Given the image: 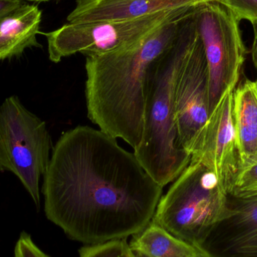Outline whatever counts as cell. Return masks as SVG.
Returning a JSON list of instances; mask_svg holds the SVG:
<instances>
[{"instance_id":"obj_21","label":"cell","mask_w":257,"mask_h":257,"mask_svg":"<svg viewBox=\"0 0 257 257\" xmlns=\"http://www.w3.org/2000/svg\"><path fill=\"white\" fill-rule=\"evenodd\" d=\"M29 1H33V2H46V1H50V0H29Z\"/></svg>"},{"instance_id":"obj_1","label":"cell","mask_w":257,"mask_h":257,"mask_svg":"<svg viewBox=\"0 0 257 257\" xmlns=\"http://www.w3.org/2000/svg\"><path fill=\"white\" fill-rule=\"evenodd\" d=\"M43 177L47 218L84 245L139 233L152 220L163 196V187L134 153L89 126L61 135Z\"/></svg>"},{"instance_id":"obj_4","label":"cell","mask_w":257,"mask_h":257,"mask_svg":"<svg viewBox=\"0 0 257 257\" xmlns=\"http://www.w3.org/2000/svg\"><path fill=\"white\" fill-rule=\"evenodd\" d=\"M228 196L211 169L190 159L188 166L162 196L152 221L199 248L225 217Z\"/></svg>"},{"instance_id":"obj_17","label":"cell","mask_w":257,"mask_h":257,"mask_svg":"<svg viewBox=\"0 0 257 257\" xmlns=\"http://www.w3.org/2000/svg\"><path fill=\"white\" fill-rule=\"evenodd\" d=\"M232 11L238 21L247 20L257 25V0H216Z\"/></svg>"},{"instance_id":"obj_14","label":"cell","mask_w":257,"mask_h":257,"mask_svg":"<svg viewBox=\"0 0 257 257\" xmlns=\"http://www.w3.org/2000/svg\"><path fill=\"white\" fill-rule=\"evenodd\" d=\"M128 244L141 257H205L199 247L178 238L152 220L133 235Z\"/></svg>"},{"instance_id":"obj_5","label":"cell","mask_w":257,"mask_h":257,"mask_svg":"<svg viewBox=\"0 0 257 257\" xmlns=\"http://www.w3.org/2000/svg\"><path fill=\"white\" fill-rule=\"evenodd\" d=\"M51 147L46 123L18 96L6 98L0 105V172L18 177L38 208L39 183L48 168Z\"/></svg>"},{"instance_id":"obj_18","label":"cell","mask_w":257,"mask_h":257,"mask_svg":"<svg viewBox=\"0 0 257 257\" xmlns=\"http://www.w3.org/2000/svg\"><path fill=\"white\" fill-rule=\"evenodd\" d=\"M14 257H51L41 250L32 239L31 235L23 232L14 250Z\"/></svg>"},{"instance_id":"obj_20","label":"cell","mask_w":257,"mask_h":257,"mask_svg":"<svg viewBox=\"0 0 257 257\" xmlns=\"http://www.w3.org/2000/svg\"><path fill=\"white\" fill-rule=\"evenodd\" d=\"M254 29V39H253V46H252L251 56L253 65L257 70V25L253 26Z\"/></svg>"},{"instance_id":"obj_11","label":"cell","mask_w":257,"mask_h":257,"mask_svg":"<svg viewBox=\"0 0 257 257\" xmlns=\"http://www.w3.org/2000/svg\"><path fill=\"white\" fill-rule=\"evenodd\" d=\"M211 0H77L68 22L128 21Z\"/></svg>"},{"instance_id":"obj_13","label":"cell","mask_w":257,"mask_h":257,"mask_svg":"<svg viewBox=\"0 0 257 257\" xmlns=\"http://www.w3.org/2000/svg\"><path fill=\"white\" fill-rule=\"evenodd\" d=\"M233 119L241 169L257 162V78L234 89Z\"/></svg>"},{"instance_id":"obj_7","label":"cell","mask_w":257,"mask_h":257,"mask_svg":"<svg viewBox=\"0 0 257 257\" xmlns=\"http://www.w3.org/2000/svg\"><path fill=\"white\" fill-rule=\"evenodd\" d=\"M188 8L128 21L68 22L57 30L43 33L48 40L50 60L57 63L78 53L87 57L128 48Z\"/></svg>"},{"instance_id":"obj_8","label":"cell","mask_w":257,"mask_h":257,"mask_svg":"<svg viewBox=\"0 0 257 257\" xmlns=\"http://www.w3.org/2000/svg\"><path fill=\"white\" fill-rule=\"evenodd\" d=\"M174 99L178 145L190 154L210 115L209 73L199 32L178 71Z\"/></svg>"},{"instance_id":"obj_22","label":"cell","mask_w":257,"mask_h":257,"mask_svg":"<svg viewBox=\"0 0 257 257\" xmlns=\"http://www.w3.org/2000/svg\"><path fill=\"white\" fill-rule=\"evenodd\" d=\"M211 1H212V0H211Z\"/></svg>"},{"instance_id":"obj_10","label":"cell","mask_w":257,"mask_h":257,"mask_svg":"<svg viewBox=\"0 0 257 257\" xmlns=\"http://www.w3.org/2000/svg\"><path fill=\"white\" fill-rule=\"evenodd\" d=\"M199 249L205 257H257V196H228L225 217Z\"/></svg>"},{"instance_id":"obj_6","label":"cell","mask_w":257,"mask_h":257,"mask_svg":"<svg viewBox=\"0 0 257 257\" xmlns=\"http://www.w3.org/2000/svg\"><path fill=\"white\" fill-rule=\"evenodd\" d=\"M194 16L209 73L210 114L223 95L235 89L245 60L238 18L220 2L196 5Z\"/></svg>"},{"instance_id":"obj_12","label":"cell","mask_w":257,"mask_h":257,"mask_svg":"<svg viewBox=\"0 0 257 257\" xmlns=\"http://www.w3.org/2000/svg\"><path fill=\"white\" fill-rule=\"evenodd\" d=\"M42 12L37 6L22 3L0 15V60L21 55L38 42Z\"/></svg>"},{"instance_id":"obj_9","label":"cell","mask_w":257,"mask_h":257,"mask_svg":"<svg viewBox=\"0 0 257 257\" xmlns=\"http://www.w3.org/2000/svg\"><path fill=\"white\" fill-rule=\"evenodd\" d=\"M234 89L226 92L200 131L190 154L213 171L229 194L240 168L233 119Z\"/></svg>"},{"instance_id":"obj_3","label":"cell","mask_w":257,"mask_h":257,"mask_svg":"<svg viewBox=\"0 0 257 257\" xmlns=\"http://www.w3.org/2000/svg\"><path fill=\"white\" fill-rule=\"evenodd\" d=\"M195 6L183 18L174 43L149 68L145 84L143 136L134 154L163 187L181 175L191 158L178 145L174 93L178 71L198 36Z\"/></svg>"},{"instance_id":"obj_19","label":"cell","mask_w":257,"mask_h":257,"mask_svg":"<svg viewBox=\"0 0 257 257\" xmlns=\"http://www.w3.org/2000/svg\"><path fill=\"white\" fill-rule=\"evenodd\" d=\"M23 0H0V15L22 4Z\"/></svg>"},{"instance_id":"obj_16","label":"cell","mask_w":257,"mask_h":257,"mask_svg":"<svg viewBox=\"0 0 257 257\" xmlns=\"http://www.w3.org/2000/svg\"><path fill=\"white\" fill-rule=\"evenodd\" d=\"M229 196L235 198H247L257 196V162L238 170Z\"/></svg>"},{"instance_id":"obj_15","label":"cell","mask_w":257,"mask_h":257,"mask_svg":"<svg viewBox=\"0 0 257 257\" xmlns=\"http://www.w3.org/2000/svg\"><path fill=\"white\" fill-rule=\"evenodd\" d=\"M79 257H141L135 253L126 238L112 240L101 244L84 245L79 250Z\"/></svg>"},{"instance_id":"obj_2","label":"cell","mask_w":257,"mask_h":257,"mask_svg":"<svg viewBox=\"0 0 257 257\" xmlns=\"http://www.w3.org/2000/svg\"><path fill=\"white\" fill-rule=\"evenodd\" d=\"M192 7L168 20L132 46L86 57L89 120L107 134L123 139L134 150L143 136L149 68L174 43L181 21Z\"/></svg>"}]
</instances>
